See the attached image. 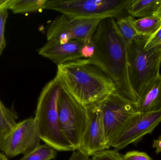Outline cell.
I'll use <instances>...</instances> for the list:
<instances>
[{
    "instance_id": "6da1fadb",
    "label": "cell",
    "mask_w": 161,
    "mask_h": 160,
    "mask_svg": "<svg viewBox=\"0 0 161 160\" xmlns=\"http://www.w3.org/2000/svg\"><path fill=\"white\" fill-rule=\"evenodd\" d=\"M92 55L88 61L98 68L115 85L116 92L134 103L138 97L133 91L128 70V42L112 18L101 20L92 37Z\"/></svg>"
},
{
    "instance_id": "7a4b0ae2",
    "label": "cell",
    "mask_w": 161,
    "mask_h": 160,
    "mask_svg": "<svg viewBox=\"0 0 161 160\" xmlns=\"http://www.w3.org/2000/svg\"><path fill=\"white\" fill-rule=\"evenodd\" d=\"M55 77L62 88L84 107L116 91L113 82L88 59L58 65Z\"/></svg>"
},
{
    "instance_id": "3957f363",
    "label": "cell",
    "mask_w": 161,
    "mask_h": 160,
    "mask_svg": "<svg viewBox=\"0 0 161 160\" xmlns=\"http://www.w3.org/2000/svg\"><path fill=\"white\" fill-rule=\"evenodd\" d=\"M62 87L55 77L40 93L35 118L42 141L58 151H75L61 131L59 124L58 102Z\"/></svg>"
},
{
    "instance_id": "277c9868",
    "label": "cell",
    "mask_w": 161,
    "mask_h": 160,
    "mask_svg": "<svg viewBox=\"0 0 161 160\" xmlns=\"http://www.w3.org/2000/svg\"><path fill=\"white\" fill-rule=\"evenodd\" d=\"M148 38L139 35L128 46L129 78L139 100L160 74L161 44L145 50Z\"/></svg>"
},
{
    "instance_id": "5b68a950",
    "label": "cell",
    "mask_w": 161,
    "mask_h": 160,
    "mask_svg": "<svg viewBox=\"0 0 161 160\" xmlns=\"http://www.w3.org/2000/svg\"><path fill=\"white\" fill-rule=\"evenodd\" d=\"M131 0H47L46 9L54 10L71 18L115 19L130 16Z\"/></svg>"
},
{
    "instance_id": "8992f818",
    "label": "cell",
    "mask_w": 161,
    "mask_h": 160,
    "mask_svg": "<svg viewBox=\"0 0 161 160\" xmlns=\"http://www.w3.org/2000/svg\"><path fill=\"white\" fill-rule=\"evenodd\" d=\"M103 117L108 148L133 116L139 113L136 103L116 91L97 103Z\"/></svg>"
},
{
    "instance_id": "52a82bcc",
    "label": "cell",
    "mask_w": 161,
    "mask_h": 160,
    "mask_svg": "<svg viewBox=\"0 0 161 160\" xmlns=\"http://www.w3.org/2000/svg\"><path fill=\"white\" fill-rule=\"evenodd\" d=\"M58 113L61 131L75 151H77L86 126V108L62 88L58 102Z\"/></svg>"
},
{
    "instance_id": "ba28073f",
    "label": "cell",
    "mask_w": 161,
    "mask_h": 160,
    "mask_svg": "<svg viewBox=\"0 0 161 160\" xmlns=\"http://www.w3.org/2000/svg\"><path fill=\"white\" fill-rule=\"evenodd\" d=\"M102 19L75 18L61 14L49 25L47 41L64 43L72 40H90Z\"/></svg>"
},
{
    "instance_id": "9c48e42d",
    "label": "cell",
    "mask_w": 161,
    "mask_h": 160,
    "mask_svg": "<svg viewBox=\"0 0 161 160\" xmlns=\"http://www.w3.org/2000/svg\"><path fill=\"white\" fill-rule=\"evenodd\" d=\"M41 141L35 117L17 123L5 140L2 153L8 158L27 155L40 145Z\"/></svg>"
},
{
    "instance_id": "30bf717a",
    "label": "cell",
    "mask_w": 161,
    "mask_h": 160,
    "mask_svg": "<svg viewBox=\"0 0 161 160\" xmlns=\"http://www.w3.org/2000/svg\"><path fill=\"white\" fill-rule=\"evenodd\" d=\"M161 123V110L139 113L132 117L113 142L111 147L119 151L136 144L145 135L151 134Z\"/></svg>"
},
{
    "instance_id": "8fae6325",
    "label": "cell",
    "mask_w": 161,
    "mask_h": 160,
    "mask_svg": "<svg viewBox=\"0 0 161 160\" xmlns=\"http://www.w3.org/2000/svg\"><path fill=\"white\" fill-rule=\"evenodd\" d=\"M39 54L58 65L90 58L93 52L92 40H72L64 43H47L38 51Z\"/></svg>"
},
{
    "instance_id": "7c38bea8",
    "label": "cell",
    "mask_w": 161,
    "mask_h": 160,
    "mask_svg": "<svg viewBox=\"0 0 161 160\" xmlns=\"http://www.w3.org/2000/svg\"><path fill=\"white\" fill-rule=\"evenodd\" d=\"M86 126L79 149L86 156H93L109 149L107 145L102 113L97 103L87 106Z\"/></svg>"
},
{
    "instance_id": "4fadbf2b",
    "label": "cell",
    "mask_w": 161,
    "mask_h": 160,
    "mask_svg": "<svg viewBox=\"0 0 161 160\" xmlns=\"http://www.w3.org/2000/svg\"><path fill=\"white\" fill-rule=\"evenodd\" d=\"M140 113L149 112L161 110V75L157 77L149 89L136 103Z\"/></svg>"
},
{
    "instance_id": "5bb4252c",
    "label": "cell",
    "mask_w": 161,
    "mask_h": 160,
    "mask_svg": "<svg viewBox=\"0 0 161 160\" xmlns=\"http://www.w3.org/2000/svg\"><path fill=\"white\" fill-rule=\"evenodd\" d=\"M19 118L13 108H8L0 100V150L10 132L15 127Z\"/></svg>"
},
{
    "instance_id": "9a60e30c",
    "label": "cell",
    "mask_w": 161,
    "mask_h": 160,
    "mask_svg": "<svg viewBox=\"0 0 161 160\" xmlns=\"http://www.w3.org/2000/svg\"><path fill=\"white\" fill-rule=\"evenodd\" d=\"M161 4V0H131L129 13L131 17L146 18L155 15Z\"/></svg>"
},
{
    "instance_id": "2e32d148",
    "label": "cell",
    "mask_w": 161,
    "mask_h": 160,
    "mask_svg": "<svg viewBox=\"0 0 161 160\" xmlns=\"http://www.w3.org/2000/svg\"><path fill=\"white\" fill-rule=\"evenodd\" d=\"M133 24L139 35L149 37L161 27V15L141 18L139 19L134 18Z\"/></svg>"
},
{
    "instance_id": "e0dca14e",
    "label": "cell",
    "mask_w": 161,
    "mask_h": 160,
    "mask_svg": "<svg viewBox=\"0 0 161 160\" xmlns=\"http://www.w3.org/2000/svg\"><path fill=\"white\" fill-rule=\"evenodd\" d=\"M47 0H13L9 8L15 14H26L46 9Z\"/></svg>"
},
{
    "instance_id": "ac0fdd59",
    "label": "cell",
    "mask_w": 161,
    "mask_h": 160,
    "mask_svg": "<svg viewBox=\"0 0 161 160\" xmlns=\"http://www.w3.org/2000/svg\"><path fill=\"white\" fill-rule=\"evenodd\" d=\"M133 19L134 18L131 16L115 19L118 30L128 43H131L139 36L133 24Z\"/></svg>"
},
{
    "instance_id": "d6986e66",
    "label": "cell",
    "mask_w": 161,
    "mask_h": 160,
    "mask_svg": "<svg viewBox=\"0 0 161 160\" xmlns=\"http://www.w3.org/2000/svg\"><path fill=\"white\" fill-rule=\"evenodd\" d=\"M57 156L56 150L47 145H40L19 160H52Z\"/></svg>"
},
{
    "instance_id": "ffe728a7",
    "label": "cell",
    "mask_w": 161,
    "mask_h": 160,
    "mask_svg": "<svg viewBox=\"0 0 161 160\" xmlns=\"http://www.w3.org/2000/svg\"><path fill=\"white\" fill-rule=\"evenodd\" d=\"M92 157V160H124L123 155L115 149H106Z\"/></svg>"
},
{
    "instance_id": "44dd1931",
    "label": "cell",
    "mask_w": 161,
    "mask_h": 160,
    "mask_svg": "<svg viewBox=\"0 0 161 160\" xmlns=\"http://www.w3.org/2000/svg\"><path fill=\"white\" fill-rule=\"evenodd\" d=\"M8 9L0 10V56L6 47V42L5 38V27L6 22L8 17Z\"/></svg>"
},
{
    "instance_id": "7402d4cb",
    "label": "cell",
    "mask_w": 161,
    "mask_h": 160,
    "mask_svg": "<svg viewBox=\"0 0 161 160\" xmlns=\"http://www.w3.org/2000/svg\"><path fill=\"white\" fill-rule=\"evenodd\" d=\"M123 157L124 160H154L147 153L139 151H129Z\"/></svg>"
},
{
    "instance_id": "603a6c76",
    "label": "cell",
    "mask_w": 161,
    "mask_h": 160,
    "mask_svg": "<svg viewBox=\"0 0 161 160\" xmlns=\"http://www.w3.org/2000/svg\"><path fill=\"white\" fill-rule=\"evenodd\" d=\"M161 44V27L153 35L148 37L145 45L144 49L147 51L157 47Z\"/></svg>"
},
{
    "instance_id": "cb8c5ba5",
    "label": "cell",
    "mask_w": 161,
    "mask_h": 160,
    "mask_svg": "<svg viewBox=\"0 0 161 160\" xmlns=\"http://www.w3.org/2000/svg\"><path fill=\"white\" fill-rule=\"evenodd\" d=\"M69 160H92L90 157L84 155L80 151L77 152L74 151L71 157Z\"/></svg>"
},
{
    "instance_id": "d4e9b609",
    "label": "cell",
    "mask_w": 161,
    "mask_h": 160,
    "mask_svg": "<svg viewBox=\"0 0 161 160\" xmlns=\"http://www.w3.org/2000/svg\"><path fill=\"white\" fill-rule=\"evenodd\" d=\"M152 147L156 148L157 155L161 153V136H160L157 140H154Z\"/></svg>"
},
{
    "instance_id": "484cf974",
    "label": "cell",
    "mask_w": 161,
    "mask_h": 160,
    "mask_svg": "<svg viewBox=\"0 0 161 160\" xmlns=\"http://www.w3.org/2000/svg\"><path fill=\"white\" fill-rule=\"evenodd\" d=\"M13 0H0V10L3 9H9Z\"/></svg>"
},
{
    "instance_id": "4316f807",
    "label": "cell",
    "mask_w": 161,
    "mask_h": 160,
    "mask_svg": "<svg viewBox=\"0 0 161 160\" xmlns=\"http://www.w3.org/2000/svg\"><path fill=\"white\" fill-rule=\"evenodd\" d=\"M0 160H8V158L2 152H0Z\"/></svg>"
},
{
    "instance_id": "83f0119b",
    "label": "cell",
    "mask_w": 161,
    "mask_h": 160,
    "mask_svg": "<svg viewBox=\"0 0 161 160\" xmlns=\"http://www.w3.org/2000/svg\"><path fill=\"white\" fill-rule=\"evenodd\" d=\"M161 15V4L157 12L155 13L154 16H160Z\"/></svg>"
}]
</instances>
